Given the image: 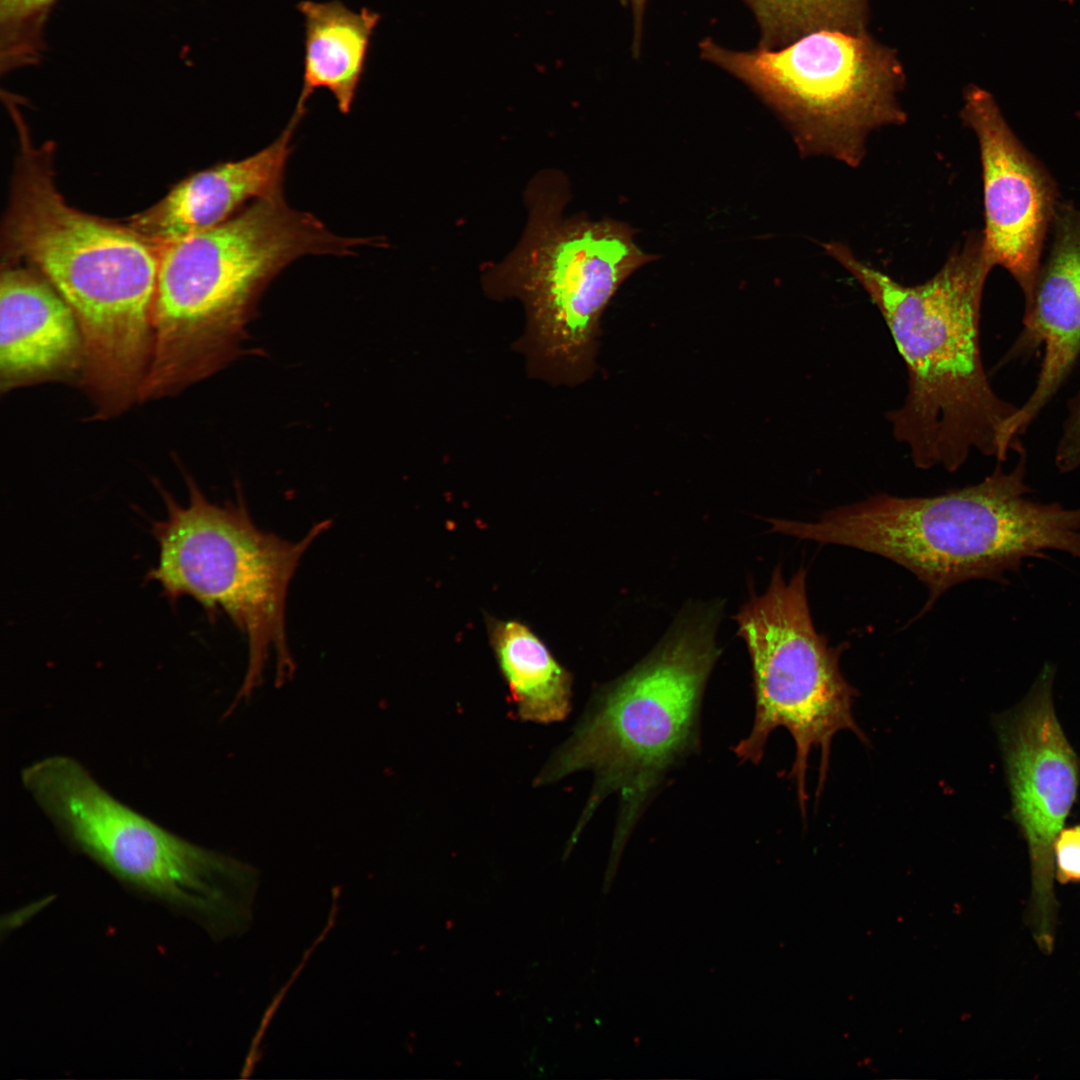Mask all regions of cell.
Instances as JSON below:
<instances>
[{"instance_id":"1","label":"cell","mask_w":1080,"mask_h":1080,"mask_svg":"<svg viewBox=\"0 0 1080 1080\" xmlns=\"http://www.w3.org/2000/svg\"><path fill=\"white\" fill-rule=\"evenodd\" d=\"M828 254L878 307L908 370V393L888 419L922 469L957 470L973 451L1001 463L1011 452L1007 426L1018 407L993 390L980 350V309L994 268L982 234L970 236L929 280L903 285L844 245Z\"/></svg>"},{"instance_id":"2","label":"cell","mask_w":1080,"mask_h":1080,"mask_svg":"<svg viewBox=\"0 0 1080 1080\" xmlns=\"http://www.w3.org/2000/svg\"><path fill=\"white\" fill-rule=\"evenodd\" d=\"M375 239L335 235L283 192L228 220L160 246L153 343L139 402L176 395L239 355L269 283L305 255L353 254Z\"/></svg>"},{"instance_id":"3","label":"cell","mask_w":1080,"mask_h":1080,"mask_svg":"<svg viewBox=\"0 0 1080 1080\" xmlns=\"http://www.w3.org/2000/svg\"><path fill=\"white\" fill-rule=\"evenodd\" d=\"M19 154L2 230L3 258L25 261L71 308L84 376L100 387L139 380L152 352L160 246L128 224L70 206L55 184L51 144L14 117Z\"/></svg>"},{"instance_id":"4","label":"cell","mask_w":1080,"mask_h":1080,"mask_svg":"<svg viewBox=\"0 0 1080 1080\" xmlns=\"http://www.w3.org/2000/svg\"><path fill=\"white\" fill-rule=\"evenodd\" d=\"M1010 471L930 497L879 494L824 512L816 521L777 519L776 532L856 548L912 572L928 589L924 610L951 587L998 579L1023 560L1058 550L1080 558V508L1030 499L1020 442Z\"/></svg>"},{"instance_id":"5","label":"cell","mask_w":1080,"mask_h":1080,"mask_svg":"<svg viewBox=\"0 0 1080 1080\" xmlns=\"http://www.w3.org/2000/svg\"><path fill=\"white\" fill-rule=\"evenodd\" d=\"M716 619L712 608L679 618L646 659L591 697L535 778V786H545L581 770L594 776L564 857L601 802L619 795L606 882H612L648 799L670 768L697 745L701 699L719 654Z\"/></svg>"},{"instance_id":"6","label":"cell","mask_w":1080,"mask_h":1080,"mask_svg":"<svg viewBox=\"0 0 1080 1080\" xmlns=\"http://www.w3.org/2000/svg\"><path fill=\"white\" fill-rule=\"evenodd\" d=\"M186 482V506L161 489L167 514L152 526L159 558L146 579L157 582L171 602L190 596L209 618L220 612L230 618L247 640L248 667L238 697H248L271 653L279 684L294 672L285 622L288 588L301 557L330 521L289 541L257 527L242 497L219 505L191 477Z\"/></svg>"},{"instance_id":"7","label":"cell","mask_w":1080,"mask_h":1080,"mask_svg":"<svg viewBox=\"0 0 1080 1080\" xmlns=\"http://www.w3.org/2000/svg\"><path fill=\"white\" fill-rule=\"evenodd\" d=\"M567 194L558 174L531 183L524 234L485 277L493 294L524 304L536 368L566 382L585 376L603 309L646 259L615 225L565 217Z\"/></svg>"},{"instance_id":"8","label":"cell","mask_w":1080,"mask_h":1080,"mask_svg":"<svg viewBox=\"0 0 1080 1080\" xmlns=\"http://www.w3.org/2000/svg\"><path fill=\"white\" fill-rule=\"evenodd\" d=\"M21 779L65 840L119 881L215 932L235 922L244 872L234 860L125 805L71 757L36 761Z\"/></svg>"},{"instance_id":"9","label":"cell","mask_w":1080,"mask_h":1080,"mask_svg":"<svg viewBox=\"0 0 1080 1080\" xmlns=\"http://www.w3.org/2000/svg\"><path fill=\"white\" fill-rule=\"evenodd\" d=\"M736 620L752 661L756 709L750 733L734 752L758 763L772 731L785 728L796 752L789 776L804 814L811 752H820V793L834 736L849 730L867 742L852 712L857 691L840 670L842 648L830 646L814 627L802 567L788 581L777 567L766 592L753 596Z\"/></svg>"},{"instance_id":"10","label":"cell","mask_w":1080,"mask_h":1080,"mask_svg":"<svg viewBox=\"0 0 1080 1080\" xmlns=\"http://www.w3.org/2000/svg\"><path fill=\"white\" fill-rule=\"evenodd\" d=\"M699 52L803 120L815 146L848 164L861 159L873 129L904 120V67L896 49L868 31L821 29L744 51L705 38Z\"/></svg>"},{"instance_id":"11","label":"cell","mask_w":1080,"mask_h":1080,"mask_svg":"<svg viewBox=\"0 0 1080 1080\" xmlns=\"http://www.w3.org/2000/svg\"><path fill=\"white\" fill-rule=\"evenodd\" d=\"M1053 675L1046 665L1023 703L997 725L1014 817L1029 849L1033 936L1045 953L1054 944V843L1079 784L1078 758L1053 707Z\"/></svg>"},{"instance_id":"12","label":"cell","mask_w":1080,"mask_h":1080,"mask_svg":"<svg viewBox=\"0 0 1080 1080\" xmlns=\"http://www.w3.org/2000/svg\"><path fill=\"white\" fill-rule=\"evenodd\" d=\"M962 118L977 138L983 179L986 255L1022 291H1034L1044 244L1059 203L1056 182L1020 141L995 98L976 85L966 88Z\"/></svg>"},{"instance_id":"13","label":"cell","mask_w":1080,"mask_h":1080,"mask_svg":"<svg viewBox=\"0 0 1080 1080\" xmlns=\"http://www.w3.org/2000/svg\"><path fill=\"white\" fill-rule=\"evenodd\" d=\"M1050 232L1048 256L1024 304L1022 331L1007 354L1011 360L1041 346L1044 351L1035 387L1008 424L1010 445L1053 399L1080 356V208L1059 201Z\"/></svg>"},{"instance_id":"14","label":"cell","mask_w":1080,"mask_h":1080,"mask_svg":"<svg viewBox=\"0 0 1080 1080\" xmlns=\"http://www.w3.org/2000/svg\"><path fill=\"white\" fill-rule=\"evenodd\" d=\"M84 348L76 318L37 271L8 264L0 277V391L81 381Z\"/></svg>"},{"instance_id":"15","label":"cell","mask_w":1080,"mask_h":1080,"mask_svg":"<svg viewBox=\"0 0 1080 1080\" xmlns=\"http://www.w3.org/2000/svg\"><path fill=\"white\" fill-rule=\"evenodd\" d=\"M302 117L294 111L267 147L190 175L127 224L161 246L228 220L250 201L282 192L291 140Z\"/></svg>"},{"instance_id":"16","label":"cell","mask_w":1080,"mask_h":1080,"mask_svg":"<svg viewBox=\"0 0 1080 1080\" xmlns=\"http://www.w3.org/2000/svg\"><path fill=\"white\" fill-rule=\"evenodd\" d=\"M305 26L303 85L295 111L306 112L309 97L328 89L341 113L350 112L363 74L370 38L380 16L363 8L354 12L339 1H303Z\"/></svg>"},{"instance_id":"17","label":"cell","mask_w":1080,"mask_h":1080,"mask_svg":"<svg viewBox=\"0 0 1080 1080\" xmlns=\"http://www.w3.org/2000/svg\"><path fill=\"white\" fill-rule=\"evenodd\" d=\"M488 624L490 644L514 715L537 724L566 719L572 707L571 674L525 624L499 619Z\"/></svg>"},{"instance_id":"18","label":"cell","mask_w":1080,"mask_h":1080,"mask_svg":"<svg viewBox=\"0 0 1080 1080\" xmlns=\"http://www.w3.org/2000/svg\"><path fill=\"white\" fill-rule=\"evenodd\" d=\"M741 1L757 21L763 48H779L821 29L867 31L870 0Z\"/></svg>"},{"instance_id":"19","label":"cell","mask_w":1080,"mask_h":1080,"mask_svg":"<svg viewBox=\"0 0 1080 1080\" xmlns=\"http://www.w3.org/2000/svg\"><path fill=\"white\" fill-rule=\"evenodd\" d=\"M1054 458L1056 467L1062 473L1080 468V390L1067 404Z\"/></svg>"},{"instance_id":"20","label":"cell","mask_w":1080,"mask_h":1080,"mask_svg":"<svg viewBox=\"0 0 1080 1080\" xmlns=\"http://www.w3.org/2000/svg\"><path fill=\"white\" fill-rule=\"evenodd\" d=\"M1054 863L1060 883L1080 881V825L1059 832L1054 843Z\"/></svg>"},{"instance_id":"21","label":"cell","mask_w":1080,"mask_h":1080,"mask_svg":"<svg viewBox=\"0 0 1080 1080\" xmlns=\"http://www.w3.org/2000/svg\"><path fill=\"white\" fill-rule=\"evenodd\" d=\"M52 1L54 0H0L1 25L6 28L8 40L12 33H16V29L32 19L40 18Z\"/></svg>"},{"instance_id":"22","label":"cell","mask_w":1080,"mask_h":1080,"mask_svg":"<svg viewBox=\"0 0 1080 1080\" xmlns=\"http://www.w3.org/2000/svg\"><path fill=\"white\" fill-rule=\"evenodd\" d=\"M633 16V50L637 54L640 51L643 18L648 0H628Z\"/></svg>"},{"instance_id":"23","label":"cell","mask_w":1080,"mask_h":1080,"mask_svg":"<svg viewBox=\"0 0 1080 1080\" xmlns=\"http://www.w3.org/2000/svg\"><path fill=\"white\" fill-rule=\"evenodd\" d=\"M1062 1H1068V2H1073L1074 0H1062Z\"/></svg>"}]
</instances>
